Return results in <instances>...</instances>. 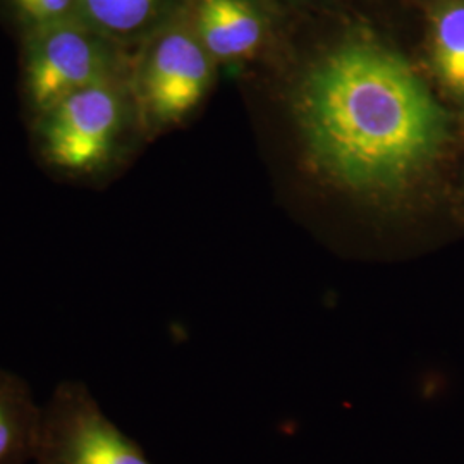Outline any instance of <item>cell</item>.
<instances>
[{"label": "cell", "instance_id": "cell-10", "mask_svg": "<svg viewBox=\"0 0 464 464\" xmlns=\"http://www.w3.org/2000/svg\"><path fill=\"white\" fill-rule=\"evenodd\" d=\"M23 34L76 16L78 0H9Z\"/></svg>", "mask_w": 464, "mask_h": 464}, {"label": "cell", "instance_id": "cell-6", "mask_svg": "<svg viewBox=\"0 0 464 464\" xmlns=\"http://www.w3.org/2000/svg\"><path fill=\"white\" fill-rule=\"evenodd\" d=\"M191 24L214 61L243 59L264 36L262 17L248 0H197Z\"/></svg>", "mask_w": 464, "mask_h": 464}, {"label": "cell", "instance_id": "cell-4", "mask_svg": "<svg viewBox=\"0 0 464 464\" xmlns=\"http://www.w3.org/2000/svg\"><path fill=\"white\" fill-rule=\"evenodd\" d=\"M212 61L191 21L178 17L166 24L153 36L130 78L143 121L166 128L189 116L210 88Z\"/></svg>", "mask_w": 464, "mask_h": 464}, {"label": "cell", "instance_id": "cell-1", "mask_svg": "<svg viewBox=\"0 0 464 464\" xmlns=\"http://www.w3.org/2000/svg\"><path fill=\"white\" fill-rule=\"evenodd\" d=\"M308 147L358 189L411 183L449 140L446 111L398 53L353 44L310 72L299 99Z\"/></svg>", "mask_w": 464, "mask_h": 464}, {"label": "cell", "instance_id": "cell-8", "mask_svg": "<svg viewBox=\"0 0 464 464\" xmlns=\"http://www.w3.org/2000/svg\"><path fill=\"white\" fill-rule=\"evenodd\" d=\"M431 66L454 99L464 100V0L442 2L431 16Z\"/></svg>", "mask_w": 464, "mask_h": 464}, {"label": "cell", "instance_id": "cell-5", "mask_svg": "<svg viewBox=\"0 0 464 464\" xmlns=\"http://www.w3.org/2000/svg\"><path fill=\"white\" fill-rule=\"evenodd\" d=\"M34 464H151L117 429L84 382H61L42 406Z\"/></svg>", "mask_w": 464, "mask_h": 464}, {"label": "cell", "instance_id": "cell-3", "mask_svg": "<svg viewBox=\"0 0 464 464\" xmlns=\"http://www.w3.org/2000/svg\"><path fill=\"white\" fill-rule=\"evenodd\" d=\"M126 78L121 45L80 17L23 34L21 90L32 119L80 90Z\"/></svg>", "mask_w": 464, "mask_h": 464}, {"label": "cell", "instance_id": "cell-7", "mask_svg": "<svg viewBox=\"0 0 464 464\" xmlns=\"http://www.w3.org/2000/svg\"><path fill=\"white\" fill-rule=\"evenodd\" d=\"M40 421L28 382L0 368V464L34 463Z\"/></svg>", "mask_w": 464, "mask_h": 464}, {"label": "cell", "instance_id": "cell-2", "mask_svg": "<svg viewBox=\"0 0 464 464\" xmlns=\"http://www.w3.org/2000/svg\"><path fill=\"white\" fill-rule=\"evenodd\" d=\"M130 78L80 90L34 116L40 160L71 179H95L121 157L133 124Z\"/></svg>", "mask_w": 464, "mask_h": 464}, {"label": "cell", "instance_id": "cell-9", "mask_svg": "<svg viewBox=\"0 0 464 464\" xmlns=\"http://www.w3.org/2000/svg\"><path fill=\"white\" fill-rule=\"evenodd\" d=\"M164 4L166 0H78L76 16L122 47L149 32Z\"/></svg>", "mask_w": 464, "mask_h": 464}]
</instances>
